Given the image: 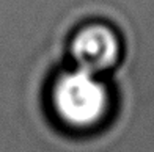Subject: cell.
<instances>
[{"label":"cell","instance_id":"1","mask_svg":"<svg viewBox=\"0 0 154 152\" xmlns=\"http://www.w3.org/2000/svg\"><path fill=\"white\" fill-rule=\"evenodd\" d=\"M46 105L60 127L87 133L106 122L112 108V93L104 77L68 66L49 82Z\"/></svg>","mask_w":154,"mask_h":152},{"label":"cell","instance_id":"2","mask_svg":"<svg viewBox=\"0 0 154 152\" xmlns=\"http://www.w3.org/2000/svg\"><path fill=\"white\" fill-rule=\"evenodd\" d=\"M68 57L74 67L104 77L120 63V36L110 25L99 20L82 24L68 41Z\"/></svg>","mask_w":154,"mask_h":152}]
</instances>
